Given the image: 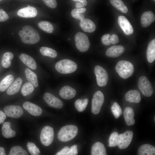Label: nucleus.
<instances>
[{
  "label": "nucleus",
  "instance_id": "12",
  "mask_svg": "<svg viewBox=\"0 0 155 155\" xmlns=\"http://www.w3.org/2000/svg\"><path fill=\"white\" fill-rule=\"evenodd\" d=\"M4 113L8 117L13 118H18L23 113L22 108L17 105H9L4 108Z\"/></svg>",
  "mask_w": 155,
  "mask_h": 155
},
{
  "label": "nucleus",
  "instance_id": "38",
  "mask_svg": "<svg viewBox=\"0 0 155 155\" xmlns=\"http://www.w3.org/2000/svg\"><path fill=\"white\" fill-rule=\"evenodd\" d=\"M111 109L112 113L116 118H118L122 113L121 107L116 102L113 103L111 107Z\"/></svg>",
  "mask_w": 155,
  "mask_h": 155
},
{
  "label": "nucleus",
  "instance_id": "32",
  "mask_svg": "<svg viewBox=\"0 0 155 155\" xmlns=\"http://www.w3.org/2000/svg\"><path fill=\"white\" fill-rule=\"evenodd\" d=\"M13 55L11 52H7L3 55L1 64L3 67L7 68L9 67L11 65V60L13 59Z\"/></svg>",
  "mask_w": 155,
  "mask_h": 155
},
{
  "label": "nucleus",
  "instance_id": "29",
  "mask_svg": "<svg viewBox=\"0 0 155 155\" xmlns=\"http://www.w3.org/2000/svg\"><path fill=\"white\" fill-rule=\"evenodd\" d=\"M13 76L11 75H7L3 78L0 82V91H5L13 82Z\"/></svg>",
  "mask_w": 155,
  "mask_h": 155
},
{
  "label": "nucleus",
  "instance_id": "31",
  "mask_svg": "<svg viewBox=\"0 0 155 155\" xmlns=\"http://www.w3.org/2000/svg\"><path fill=\"white\" fill-rule=\"evenodd\" d=\"M86 10L85 7L74 9L71 12V16L74 18L81 20L84 18V14Z\"/></svg>",
  "mask_w": 155,
  "mask_h": 155
},
{
  "label": "nucleus",
  "instance_id": "39",
  "mask_svg": "<svg viewBox=\"0 0 155 155\" xmlns=\"http://www.w3.org/2000/svg\"><path fill=\"white\" fill-rule=\"evenodd\" d=\"M27 146L28 150L31 155H39L40 151L34 144L32 142H28L27 144Z\"/></svg>",
  "mask_w": 155,
  "mask_h": 155
},
{
  "label": "nucleus",
  "instance_id": "13",
  "mask_svg": "<svg viewBox=\"0 0 155 155\" xmlns=\"http://www.w3.org/2000/svg\"><path fill=\"white\" fill-rule=\"evenodd\" d=\"M118 22L120 28L126 35H129L133 33V28L125 17L119 16L118 18Z\"/></svg>",
  "mask_w": 155,
  "mask_h": 155
},
{
  "label": "nucleus",
  "instance_id": "26",
  "mask_svg": "<svg viewBox=\"0 0 155 155\" xmlns=\"http://www.w3.org/2000/svg\"><path fill=\"white\" fill-rule=\"evenodd\" d=\"M139 155H154L155 154V147L149 144L141 146L138 150Z\"/></svg>",
  "mask_w": 155,
  "mask_h": 155
},
{
  "label": "nucleus",
  "instance_id": "30",
  "mask_svg": "<svg viewBox=\"0 0 155 155\" xmlns=\"http://www.w3.org/2000/svg\"><path fill=\"white\" fill-rule=\"evenodd\" d=\"M111 4L121 12L126 13L128 9L121 0H110Z\"/></svg>",
  "mask_w": 155,
  "mask_h": 155
},
{
  "label": "nucleus",
  "instance_id": "22",
  "mask_svg": "<svg viewBox=\"0 0 155 155\" xmlns=\"http://www.w3.org/2000/svg\"><path fill=\"white\" fill-rule=\"evenodd\" d=\"M22 83V80L20 78L16 79L8 88L7 93L11 95L17 93L19 91Z\"/></svg>",
  "mask_w": 155,
  "mask_h": 155
},
{
  "label": "nucleus",
  "instance_id": "34",
  "mask_svg": "<svg viewBox=\"0 0 155 155\" xmlns=\"http://www.w3.org/2000/svg\"><path fill=\"white\" fill-rule=\"evenodd\" d=\"M38 27L44 32L48 33H52L53 27L49 22L46 21H41L38 24Z\"/></svg>",
  "mask_w": 155,
  "mask_h": 155
},
{
  "label": "nucleus",
  "instance_id": "10",
  "mask_svg": "<svg viewBox=\"0 0 155 155\" xmlns=\"http://www.w3.org/2000/svg\"><path fill=\"white\" fill-rule=\"evenodd\" d=\"M133 135L132 131H127L118 135L117 145L120 149H124L128 147L131 141Z\"/></svg>",
  "mask_w": 155,
  "mask_h": 155
},
{
  "label": "nucleus",
  "instance_id": "18",
  "mask_svg": "<svg viewBox=\"0 0 155 155\" xmlns=\"http://www.w3.org/2000/svg\"><path fill=\"white\" fill-rule=\"evenodd\" d=\"M124 47L121 45H114L109 48L106 52V55L109 57L115 58L121 55L124 52Z\"/></svg>",
  "mask_w": 155,
  "mask_h": 155
},
{
  "label": "nucleus",
  "instance_id": "28",
  "mask_svg": "<svg viewBox=\"0 0 155 155\" xmlns=\"http://www.w3.org/2000/svg\"><path fill=\"white\" fill-rule=\"evenodd\" d=\"M24 73L26 79L29 82L35 87H37L38 86V84L36 75L28 68L26 69Z\"/></svg>",
  "mask_w": 155,
  "mask_h": 155
},
{
  "label": "nucleus",
  "instance_id": "33",
  "mask_svg": "<svg viewBox=\"0 0 155 155\" xmlns=\"http://www.w3.org/2000/svg\"><path fill=\"white\" fill-rule=\"evenodd\" d=\"M41 54L43 56H48L52 58L56 57L57 53L53 49L48 47L42 46L40 49Z\"/></svg>",
  "mask_w": 155,
  "mask_h": 155
},
{
  "label": "nucleus",
  "instance_id": "37",
  "mask_svg": "<svg viewBox=\"0 0 155 155\" xmlns=\"http://www.w3.org/2000/svg\"><path fill=\"white\" fill-rule=\"evenodd\" d=\"M28 153L25 150L19 146H16L12 147L11 149L9 155H27Z\"/></svg>",
  "mask_w": 155,
  "mask_h": 155
},
{
  "label": "nucleus",
  "instance_id": "23",
  "mask_svg": "<svg viewBox=\"0 0 155 155\" xmlns=\"http://www.w3.org/2000/svg\"><path fill=\"white\" fill-rule=\"evenodd\" d=\"M123 114L125 121L128 125L131 126L134 124V113L131 108L127 107L125 108L124 110Z\"/></svg>",
  "mask_w": 155,
  "mask_h": 155
},
{
  "label": "nucleus",
  "instance_id": "1",
  "mask_svg": "<svg viewBox=\"0 0 155 155\" xmlns=\"http://www.w3.org/2000/svg\"><path fill=\"white\" fill-rule=\"evenodd\" d=\"M19 35L22 41L26 44H34L38 42L40 40L38 32L30 26L23 27L22 30L19 32Z\"/></svg>",
  "mask_w": 155,
  "mask_h": 155
},
{
  "label": "nucleus",
  "instance_id": "47",
  "mask_svg": "<svg viewBox=\"0 0 155 155\" xmlns=\"http://www.w3.org/2000/svg\"><path fill=\"white\" fill-rule=\"evenodd\" d=\"M69 148L68 146H66L61 150L57 152L56 155H67L69 151Z\"/></svg>",
  "mask_w": 155,
  "mask_h": 155
},
{
  "label": "nucleus",
  "instance_id": "40",
  "mask_svg": "<svg viewBox=\"0 0 155 155\" xmlns=\"http://www.w3.org/2000/svg\"><path fill=\"white\" fill-rule=\"evenodd\" d=\"M118 135L116 132H113L111 134L108 140L109 144L108 145V147H115L117 145Z\"/></svg>",
  "mask_w": 155,
  "mask_h": 155
},
{
  "label": "nucleus",
  "instance_id": "42",
  "mask_svg": "<svg viewBox=\"0 0 155 155\" xmlns=\"http://www.w3.org/2000/svg\"><path fill=\"white\" fill-rule=\"evenodd\" d=\"M42 0L47 6L51 8H55L57 6V2L56 0Z\"/></svg>",
  "mask_w": 155,
  "mask_h": 155
},
{
  "label": "nucleus",
  "instance_id": "45",
  "mask_svg": "<svg viewBox=\"0 0 155 155\" xmlns=\"http://www.w3.org/2000/svg\"><path fill=\"white\" fill-rule=\"evenodd\" d=\"M78 153L77 146L76 145L72 146L70 148L67 155H76Z\"/></svg>",
  "mask_w": 155,
  "mask_h": 155
},
{
  "label": "nucleus",
  "instance_id": "24",
  "mask_svg": "<svg viewBox=\"0 0 155 155\" xmlns=\"http://www.w3.org/2000/svg\"><path fill=\"white\" fill-rule=\"evenodd\" d=\"M146 57L148 61L152 63L155 59V39H153L149 43L146 51Z\"/></svg>",
  "mask_w": 155,
  "mask_h": 155
},
{
  "label": "nucleus",
  "instance_id": "11",
  "mask_svg": "<svg viewBox=\"0 0 155 155\" xmlns=\"http://www.w3.org/2000/svg\"><path fill=\"white\" fill-rule=\"evenodd\" d=\"M43 98L45 102L52 107L59 109L63 106V103L62 101L50 93H45Z\"/></svg>",
  "mask_w": 155,
  "mask_h": 155
},
{
  "label": "nucleus",
  "instance_id": "7",
  "mask_svg": "<svg viewBox=\"0 0 155 155\" xmlns=\"http://www.w3.org/2000/svg\"><path fill=\"white\" fill-rule=\"evenodd\" d=\"M138 86L140 90L145 96L150 97L152 95L153 90L151 84L145 76H142L140 78Z\"/></svg>",
  "mask_w": 155,
  "mask_h": 155
},
{
  "label": "nucleus",
  "instance_id": "19",
  "mask_svg": "<svg viewBox=\"0 0 155 155\" xmlns=\"http://www.w3.org/2000/svg\"><path fill=\"white\" fill-rule=\"evenodd\" d=\"M80 26L84 32L91 33L96 30V26L94 23L91 20L84 18L80 20Z\"/></svg>",
  "mask_w": 155,
  "mask_h": 155
},
{
  "label": "nucleus",
  "instance_id": "21",
  "mask_svg": "<svg viewBox=\"0 0 155 155\" xmlns=\"http://www.w3.org/2000/svg\"><path fill=\"white\" fill-rule=\"evenodd\" d=\"M19 58L21 61L29 68L33 70L36 69V62L30 56L26 54L22 53L20 55Z\"/></svg>",
  "mask_w": 155,
  "mask_h": 155
},
{
  "label": "nucleus",
  "instance_id": "14",
  "mask_svg": "<svg viewBox=\"0 0 155 155\" xmlns=\"http://www.w3.org/2000/svg\"><path fill=\"white\" fill-rule=\"evenodd\" d=\"M23 108L31 115L38 116L41 115L42 111L40 107L29 102H26L23 104Z\"/></svg>",
  "mask_w": 155,
  "mask_h": 155
},
{
  "label": "nucleus",
  "instance_id": "2",
  "mask_svg": "<svg viewBox=\"0 0 155 155\" xmlns=\"http://www.w3.org/2000/svg\"><path fill=\"white\" fill-rule=\"evenodd\" d=\"M77 127L73 125H69L63 127L58 132L57 137L60 141L65 142L73 139L78 133Z\"/></svg>",
  "mask_w": 155,
  "mask_h": 155
},
{
  "label": "nucleus",
  "instance_id": "51",
  "mask_svg": "<svg viewBox=\"0 0 155 155\" xmlns=\"http://www.w3.org/2000/svg\"><path fill=\"white\" fill-rule=\"evenodd\" d=\"M154 0V1H155V0Z\"/></svg>",
  "mask_w": 155,
  "mask_h": 155
},
{
  "label": "nucleus",
  "instance_id": "43",
  "mask_svg": "<svg viewBox=\"0 0 155 155\" xmlns=\"http://www.w3.org/2000/svg\"><path fill=\"white\" fill-rule=\"evenodd\" d=\"M72 0L76 2L75 6L76 8L83 7L86 6L87 4V2L86 0Z\"/></svg>",
  "mask_w": 155,
  "mask_h": 155
},
{
  "label": "nucleus",
  "instance_id": "9",
  "mask_svg": "<svg viewBox=\"0 0 155 155\" xmlns=\"http://www.w3.org/2000/svg\"><path fill=\"white\" fill-rule=\"evenodd\" d=\"M94 72L98 85L100 87L106 86L108 80V75L106 71L102 67L96 65L94 68Z\"/></svg>",
  "mask_w": 155,
  "mask_h": 155
},
{
  "label": "nucleus",
  "instance_id": "46",
  "mask_svg": "<svg viewBox=\"0 0 155 155\" xmlns=\"http://www.w3.org/2000/svg\"><path fill=\"white\" fill-rule=\"evenodd\" d=\"M110 40L111 43L113 44H115L119 42V38L118 36L116 34H113L111 35Z\"/></svg>",
  "mask_w": 155,
  "mask_h": 155
},
{
  "label": "nucleus",
  "instance_id": "48",
  "mask_svg": "<svg viewBox=\"0 0 155 155\" xmlns=\"http://www.w3.org/2000/svg\"><path fill=\"white\" fill-rule=\"evenodd\" d=\"M6 115L2 111H0V124L3 123L6 118Z\"/></svg>",
  "mask_w": 155,
  "mask_h": 155
},
{
  "label": "nucleus",
  "instance_id": "8",
  "mask_svg": "<svg viewBox=\"0 0 155 155\" xmlns=\"http://www.w3.org/2000/svg\"><path fill=\"white\" fill-rule=\"evenodd\" d=\"M104 100V96L102 92L98 91L95 92L92 102L91 111L93 114L96 115L100 112Z\"/></svg>",
  "mask_w": 155,
  "mask_h": 155
},
{
  "label": "nucleus",
  "instance_id": "44",
  "mask_svg": "<svg viewBox=\"0 0 155 155\" xmlns=\"http://www.w3.org/2000/svg\"><path fill=\"white\" fill-rule=\"evenodd\" d=\"M9 18L7 13L3 9H0V22L7 20Z\"/></svg>",
  "mask_w": 155,
  "mask_h": 155
},
{
  "label": "nucleus",
  "instance_id": "41",
  "mask_svg": "<svg viewBox=\"0 0 155 155\" xmlns=\"http://www.w3.org/2000/svg\"><path fill=\"white\" fill-rule=\"evenodd\" d=\"M110 36L111 35L109 34H105L102 36L101 38V41L103 44L108 45L111 44Z\"/></svg>",
  "mask_w": 155,
  "mask_h": 155
},
{
  "label": "nucleus",
  "instance_id": "15",
  "mask_svg": "<svg viewBox=\"0 0 155 155\" xmlns=\"http://www.w3.org/2000/svg\"><path fill=\"white\" fill-rule=\"evenodd\" d=\"M17 14L19 16L23 18H33L37 15V11L33 7L27 6L19 10Z\"/></svg>",
  "mask_w": 155,
  "mask_h": 155
},
{
  "label": "nucleus",
  "instance_id": "6",
  "mask_svg": "<svg viewBox=\"0 0 155 155\" xmlns=\"http://www.w3.org/2000/svg\"><path fill=\"white\" fill-rule=\"evenodd\" d=\"M54 136L53 129L49 126H45L42 129L40 138L41 143L44 146H47L53 142Z\"/></svg>",
  "mask_w": 155,
  "mask_h": 155
},
{
  "label": "nucleus",
  "instance_id": "3",
  "mask_svg": "<svg viewBox=\"0 0 155 155\" xmlns=\"http://www.w3.org/2000/svg\"><path fill=\"white\" fill-rule=\"evenodd\" d=\"M115 70L119 75L124 79H126L130 77L134 72V67L129 61L121 60L117 64Z\"/></svg>",
  "mask_w": 155,
  "mask_h": 155
},
{
  "label": "nucleus",
  "instance_id": "4",
  "mask_svg": "<svg viewBox=\"0 0 155 155\" xmlns=\"http://www.w3.org/2000/svg\"><path fill=\"white\" fill-rule=\"evenodd\" d=\"M55 67L59 73L67 74L75 71L77 68V66L74 61L68 59H64L57 62Z\"/></svg>",
  "mask_w": 155,
  "mask_h": 155
},
{
  "label": "nucleus",
  "instance_id": "5",
  "mask_svg": "<svg viewBox=\"0 0 155 155\" xmlns=\"http://www.w3.org/2000/svg\"><path fill=\"white\" fill-rule=\"evenodd\" d=\"M75 46L81 52L86 51L90 46V43L88 36L81 32H78L75 37Z\"/></svg>",
  "mask_w": 155,
  "mask_h": 155
},
{
  "label": "nucleus",
  "instance_id": "50",
  "mask_svg": "<svg viewBox=\"0 0 155 155\" xmlns=\"http://www.w3.org/2000/svg\"><path fill=\"white\" fill-rule=\"evenodd\" d=\"M68 40H70V38H69L68 39Z\"/></svg>",
  "mask_w": 155,
  "mask_h": 155
},
{
  "label": "nucleus",
  "instance_id": "35",
  "mask_svg": "<svg viewBox=\"0 0 155 155\" xmlns=\"http://www.w3.org/2000/svg\"><path fill=\"white\" fill-rule=\"evenodd\" d=\"M88 102V100L87 98L78 99L75 101V106L78 111L82 112L86 108Z\"/></svg>",
  "mask_w": 155,
  "mask_h": 155
},
{
  "label": "nucleus",
  "instance_id": "27",
  "mask_svg": "<svg viewBox=\"0 0 155 155\" xmlns=\"http://www.w3.org/2000/svg\"><path fill=\"white\" fill-rule=\"evenodd\" d=\"M1 130L3 135L5 138H10L15 136L16 132L11 129L9 122H5L3 124Z\"/></svg>",
  "mask_w": 155,
  "mask_h": 155
},
{
  "label": "nucleus",
  "instance_id": "52",
  "mask_svg": "<svg viewBox=\"0 0 155 155\" xmlns=\"http://www.w3.org/2000/svg\"><path fill=\"white\" fill-rule=\"evenodd\" d=\"M1 0H0V1H1Z\"/></svg>",
  "mask_w": 155,
  "mask_h": 155
},
{
  "label": "nucleus",
  "instance_id": "36",
  "mask_svg": "<svg viewBox=\"0 0 155 155\" xmlns=\"http://www.w3.org/2000/svg\"><path fill=\"white\" fill-rule=\"evenodd\" d=\"M34 90V86L29 82H26L23 85L21 92L23 95L25 96L31 94Z\"/></svg>",
  "mask_w": 155,
  "mask_h": 155
},
{
  "label": "nucleus",
  "instance_id": "16",
  "mask_svg": "<svg viewBox=\"0 0 155 155\" xmlns=\"http://www.w3.org/2000/svg\"><path fill=\"white\" fill-rule=\"evenodd\" d=\"M76 94L75 90L68 86L63 87L59 92L60 96L64 99L66 100L73 98L75 96Z\"/></svg>",
  "mask_w": 155,
  "mask_h": 155
},
{
  "label": "nucleus",
  "instance_id": "25",
  "mask_svg": "<svg viewBox=\"0 0 155 155\" xmlns=\"http://www.w3.org/2000/svg\"><path fill=\"white\" fill-rule=\"evenodd\" d=\"M92 155H106L105 148L101 143L97 142L92 146L91 151Z\"/></svg>",
  "mask_w": 155,
  "mask_h": 155
},
{
  "label": "nucleus",
  "instance_id": "17",
  "mask_svg": "<svg viewBox=\"0 0 155 155\" xmlns=\"http://www.w3.org/2000/svg\"><path fill=\"white\" fill-rule=\"evenodd\" d=\"M155 17L154 13L151 11L144 12L141 16V23L142 26L147 27L154 21Z\"/></svg>",
  "mask_w": 155,
  "mask_h": 155
},
{
  "label": "nucleus",
  "instance_id": "20",
  "mask_svg": "<svg viewBox=\"0 0 155 155\" xmlns=\"http://www.w3.org/2000/svg\"><path fill=\"white\" fill-rule=\"evenodd\" d=\"M126 100L129 102L138 103L140 102L141 98L140 92L136 90H131L125 94Z\"/></svg>",
  "mask_w": 155,
  "mask_h": 155
},
{
  "label": "nucleus",
  "instance_id": "49",
  "mask_svg": "<svg viewBox=\"0 0 155 155\" xmlns=\"http://www.w3.org/2000/svg\"><path fill=\"white\" fill-rule=\"evenodd\" d=\"M4 149L1 147H0V155H5Z\"/></svg>",
  "mask_w": 155,
  "mask_h": 155
}]
</instances>
